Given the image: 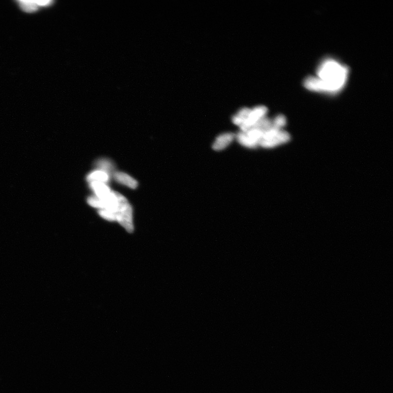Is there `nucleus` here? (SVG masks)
<instances>
[{
    "mask_svg": "<svg viewBox=\"0 0 393 393\" xmlns=\"http://www.w3.org/2000/svg\"><path fill=\"white\" fill-rule=\"evenodd\" d=\"M349 68L331 58L323 60L319 64L316 76H310L304 85L308 90L317 93L334 95L340 93L348 81Z\"/></svg>",
    "mask_w": 393,
    "mask_h": 393,
    "instance_id": "f257e3e1",
    "label": "nucleus"
},
{
    "mask_svg": "<svg viewBox=\"0 0 393 393\" xmlns=\"http://www.w3.org/2000/svg\"><path fill=\"white\" fill-rule=\"evenodd\" d=\"M114 215L115 221L119 223L127 231L133 232L134 226L132 207L128 199L119 192H117V203Z\"/></svg>",
    "mask_w": 393,
    "mask_h": 393,
    "instance_id": "f03ea898",
    "label": "nucleus"
},
{
    "mask_svg": "<svg viewBox=\"0 0 393 393\" xmlns=\"http://www.w3.org/2000/svg\"><path fill=\"white\" fill-rule=\"evenodd\" d=\"M291 135L287 131L272 127L264 132L259 146L266 148L277 147L290 141Z\"/></svg>",
    "mask_w": 393,
    "mask_h": 393,
    "instance_id": "7ed1b4c3",
    "label": "nucleus"
},
{
    "mask_svg": "<svg viewBox=\"0 0 393 393\" xmlns=\"http://www.w3.org/2000/svg\"><path fill=\"white\" fill-rule=\"evenodd\" d=\"M235 138V134L233 133H222L216 138L213 144L214 150L219 151L228 147Z\"/></svg>",
    "mask_w": 393,
    "mask_h": 393,
    "instance_id": "20e7f679",
    "label": "nucleus"
},
{
    "mask_svg": "<svg viewBox=\"0 0 393 393\" xmlns=\"http://www.w3.org/2000/svg\"><path fill=\"white\" fill-rule=\"evenodd\" d=\"M90 186L91 189L95 192V196L100 199L106 197L111 194L112 191L110 188L106 185V183L101 182H90Z\"/></svg>",
    "mask_w": 393,
    "mask_h": 393,
    "instance_id": "39448f33",
    "label": "nucleus"
},
{
    "mask_svg": "<svg viewBox=\"0 0 393 393\" xmlns=\"http://www.w3.org/2000/svg\"><path fill=\"white\" fill-rule=\"evenodd\" d=\"M114 178L117 182L128 186L131 189H136L138 185L136 180L130 176L129 175L123 172H116L115 173Z\"/></svg>",
    "mask_w": 393,
    "mask_h": 393,
    "instance_id": "423d86ee",
    "label": "nucleus"
},
{
    "mask_svg": "<svg viewBox=\"0 0 393 393\" xmlns=\"http://www.w3.org/2000/svg\"><path fill=\"white\" fill-rule=\"evenodd\" d=\"M51 1H20L21 9L26 12H33L38 10L39 6H45L49 4Z\"/></svg>",
    "mask_w": 393,
    "mask_h": 393,
    "instance_id": "0eeeda50",
    "label": "nucleus"
},
{
    "mask_svg": "<svg viewBox=\"0 0 393 393\" xmlns=\"http://www.w3.org/2000/svg\"><path fill=\"white\" fill-rule=\"evenodd\" d=\"M235 138L240 145L249 148H255L259 146V143L249 137L246 132L240 131L235 135Z\"/></svg>",
    "mask_w": 393,
    "mask_h": 393,
    "instance_id": "6e6552de",
    "label": "nucleus"
},
{
    "mask_svg": "<svg viewBox=\"0 0 393 393\" xmlns=\"http://www.w3.org/2000/svg\"><path fill=\"white\" fill-rule=\"evenodd\" d=\"M109 174L103 171V170L100 169L91 172L87 177V180L89 182L97 181L106 183L109 181Z\"/></svg>",
    "mask_w": 393,
    "mask_h": 393,
    "instance_id": "1a4fd4ad",
    "label": "nucleus"
},
{
    "mask_svg": "<svg viewBox=\"0 0 393 393\" xmlns=\"http://www.w3.org/2000/svg\"><path fill=\"white\" fill-rule=\"evenodd\" d=\"M272 121L273 127L278 130H283L287 124L286 118L282 115H277Z\"/></svg>",
    "mask_w": 393,
    "mask_h": 393,
    "instance_id": "9d476101",
    "label": "nucleus"
},
{
    "mask_svg": "<svg viewBox=\"0 0 393 393\" xmlns=\"http://www.w3.org/2000/svg\"><path fill=\"white\" fill-rule=\"evenodd\" d=\"M250 111L251 109L247 107H244L240 109L237 114H236V115H238L240 117H241L244 122V120L246 119L248 117L249 115H250Z\"/></svg>",
    "mask_w": 393,
    "mask_h": 393,
    "instance_id": "9b49d317",
    "label": "nucleus"
}]
</instances>
